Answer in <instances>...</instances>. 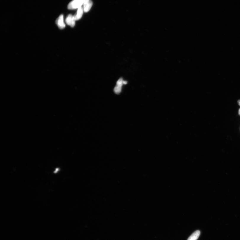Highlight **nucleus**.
Masks as SVG:
<instances>
[{"mask_svg": "<svg viewBox=\"0 0 240 240\" xmlns=\"http://www.w3.org/2000/svg\"><path fill=\"white\" fill-rule=\"evenodd\" d=\"M83 5V0H73L68 4V9L70 10L78 9Z\"/></svg>", "mask_w": 240, "mask_h": 240, "instance_id": "f257e3e1", "label": "nucleus"}, {"mask_svg": "<svg viewBox=\"0 0 240 240\" xmlns=\"http://www.w3.org/2000/svg\"><path fill=\"white\" fill-rule=\"evenodd\" d=\"M123 80L122 78H120L117 81V85L114 88V91L116 94H118L120 93L122 91Z\"/></svg>", "mask_w": 240, "mask_h": 240, "instance_id": "f03ea898", "label": "nucleus"}, {"mask_svg": "<svg viewBox=\"0 0 240 240\" xmlns=\"http://www.w3.org/2000/svg\"><path fill=\"white\" fill-rule=\"evenodd\" d=\"M57 25L60 29H64L65 27V25L64 22V16L60 15L56 20Z\"/></svg>", "mask_w": 240, "mask_h": 240, "instance_id": "7ed1b4c3", "label": "nucleus"}, {"mask_svg": "<svg viewBox=\"0 0 240 240\" xmlns=\"http://www.w3.org/2000/svg\"><path fill=\"white\" fill-rule=\"evenodd\" d=\"M75 21L73 16L71 15H68L65 20V22L67 25L72 27H73L75 26Z\"/></svg>", "mask_w": 240, "mask_h": 240, "instance_id": "20e7f679", "label": "nucleus"}, {"mask_svg": "<svg viewBox=\"0 0 240 240\" xmlns=\"http://www.w3.org/2000/svg\"><path fill=\"white\" fill-rule=\"evenodd\" d=\"M83 12H84L83 8L82 7L78 9L76 14L73 15L75 21L81 19L83 16Z\"/></svg>", "mask_w": 240, "mask_h": 240, "instance_id": "39448f33", "label": "nucleus"}, {"mask_svg": "<svg viewBox=\"0 0 240 240\" xmlns=\"http://www.w3.org/2000/svg\"><path fill=\"white\" fill-rule=\"evenodd\" d=\"M93 4V2L91 0H89L88 2L84 4H83V8L84 12H88L91 9Z\"/></svg>", "mask_w": 240, "mask_h": 240, "instance_id": "423d86ee", "label": "nucleus"}, {"mask_svg": "<svg viewBox=\"0 0 240 240\" xmlns=\"http://www.w3.org/2000/svg\"><path fill=\"white\" fill-rule=\"evenodd\" d=\"M200 234V231L197 230L195 231L190 236L187 240H197L198 239Z\"/></svg>", "mask_w": 240, "mask_h": 240, "instance_id": "0eeeda50", "label": "nucleus"}, {"mask_svg": "<svg viewBox=\"0 0 240 240\" xmlns=\"http://www.w3.org/2000/svg\"><path fill=\"white\" fill-rule=\"evenodd\" d=\"M123 84H126L127 83V82L126 81H124L123 82Z\"/></svg>", "mask_w": 240, "mask_h": 240, "instance_id": "6e6552de", "label": "nucleus"}, {"mask_svg": "<svg viewBox=\"0 0 240 240\" xmlns=\"http://www.w3.org/2000/svg\"><path fill=\"white\" fill-rule=\"evenodd\" d=\"M237 102H238L239 105L240 106V100H239V101H237Z\"/></svg>", "mask_w": 240, "mask_h": 240, "instance_id": "1a4fd4ad", "label": "nucleus"}, {"mask_svg": "<svg viewBox=\"0 0 240 240\" xmlns=\"http://www.w3.org/2000/svg\"><path fill=\"white\" fill-rule=\"evenodd\" d=\"M239 114L240 116V109H239Z\"/></svg>", "mask_w": 240, "mask_h": 240, "instance_id": "9d476101", "label": "nucleus"}]
</instances>
